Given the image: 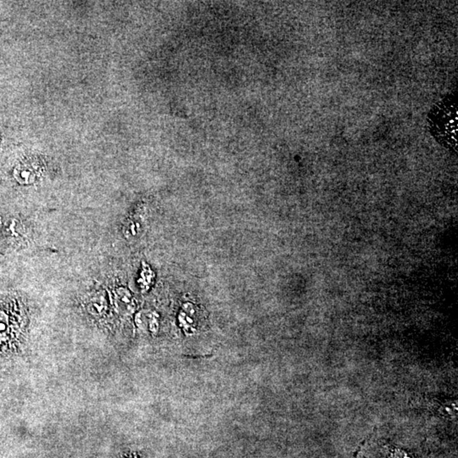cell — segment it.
I'll return each instance as SVG.
<instances>
[{"label":"cell","mask_w":458,"mask_h":458,"mask_svg":"<svg viewBox=\"0 0 458 458\" xmlns=\"http://www.w3.org/2000/svg\"><path fill=\"white\" fill-rule=\"evenodd\" d=\"M431 134L447 149L458 147V104L454 95H447L436 104L428 115Z\"/></svg>","instance_id":"cell-1"},{"label":"cell","mask_w":458,"mask_h":458,"mask_svg":"<svg viewBox=\"0 0 458 458\" xmlns=\"http://www.w3.org/2000/svg\"><path fill=\"white\" fill-rule=\"evenodd\" d=\"M34 172L26 165L18 166L14 171V177L21 183H31L34 179Z\"/></svg>","instance_id":"cell-2"},{"label":"cell","mask_w":458,"mask_h":458,"mask_svg":"<svg viewBox=\"0 0 458 458\" xmlns=\"http://www.w3.org/2000/svg\"><path fill=\"white\" fill-rule=\"evenodd\" d=\"M105 303L106 304V301H105V298L103 296L99 295H95V297L91 299L89 305L90 312L92 313L100 314L103 309H105Z\"/></svg>","instance_id":"cell-3"},{"label":"cell","mask_w":458,"mask_h":458,"mask_svg":"<svg viewBox=\"0 0 458 458\" xmlns=\"http://www.w3.org/2000/svg\"><path fill=\"white\" fill-rule=\"evenodd\" d=\"M6 324L5 322L0 318V333H3L5 331Z\"/></svg>","instance_id":"cell-4"}]
</instances>
